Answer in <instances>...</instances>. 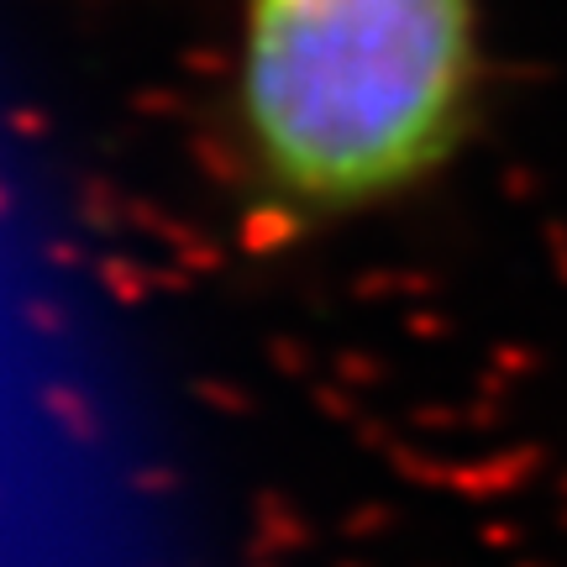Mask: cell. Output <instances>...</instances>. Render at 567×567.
<instances>
[{
	"instance_id": "cell-1",
	"label": "cell",
	"mask_w": 567,
	"mask_h": 567,
	"mask_svg": "<svg viewBox=\"0 0 567 567\" xmlns=\"http://www.w3.org/2000/svg\"><path fill=\"white\" fill-rule=\"evenodd\" d=\"M478 90V0H247L243 132L284 210L410 195L457 158Z\"/></svg>"
}]
</instances>
